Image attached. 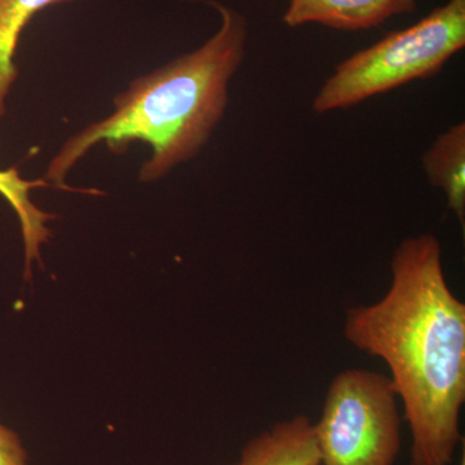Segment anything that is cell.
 I'll list each match as a JSON object with an SVG mask.
<instances>
[{"label": "cell", "mask_w": 465, "mask_h": 465, "mask_svg": "<svg viewBox=\"0 0 465 465\" xmlns=\"http://www.w3.org/2000/svg\"><path fill=\"white\" fill-rule=\"evenodd\" d=\"M390 290L345 311L342 333L390 367L412 436L411 465H451L464 439L465 304L450 289L442 247L430 232L401 242Z\"/></svg>", "instance_id": "1"}, {"label": "cell", "mask_w": 465, "mask_h": 465, "mask_svg": "<svg viewBox=\"0 0 465 465\" xmlns=\"http://www.w3.org/2000/svg\"><path fill=\"white\" fill-rule=\"evenodd\" d=\"M16 167L0 170V195L7 200L20 220L25 249V280L32 278V265L38 262L43 266L41 247L52 237L47 223L54 219L51 213L39 210L30 200V192L36 188L52 186L45 180L23 179ZM54 188V186H52Z\"/></svg>", "instance_id": "8"}, {"label": "cell", "mask_w": 465, "mask_h": 465, "mask_svg": "<svg viewBox=\"0 0 465 465\" xmlns=\"http://www.w3.org/2000/svg\"><path fill=\"white\" fill-rule=\"evenodd\" d=\"M418 0H291L284 25L321 24L342 32H360L381 26L391 17L411 14Z\"/></svg>", "instance_id": "5"}, {"label": "cell", "mask_w": 465, "mask_h": 465, "mask_svg": "<svg viewBox=\"0 0 465 465\" xmlns=\"http://www.w3.org/2000/svg\"><path fill=\"white\" fill-rule=\"evenodd\" d=\"M465 47V0H448L419 23L387 34L336 66L313 101L318 114L351 108L439 74Z\"/></svg>", "instance_id": "3"}, {"label": "cell", "mask_w": 465, "mask_h": 465, "mask_svg": "<svg viewBox=\"0 0 465 465\" xmlns=\"http://www.w3.org/2000/svg\"><path fill=\"white\" fill-rule=\"evenodd\" d=\"M73 2L76 0H0V118L5 114V97L18 75L15 54L24 29L43 9Z\"/></svg>", "instance_id": "9"}, {"label": "cell", "mask_w": 465, "mask_h": 465, "mask_svg": "<svg viewBox=\"0 0 465 465\" xmlns=\"http://www.w3.org/2000/svg\"><path fill=\"white\" fill-rule=\"evenodd\" d=\"M222 26L198 50L171 61L131 84L114 100L115 109L104 121L70 137L52 159L45 180L54 188L103 194L66 186L65 177L85 153L105 143L124 154L134 142L149 143L152 158L140 180L161 179L177 164L189 161L206 145L228 105V85L243 61L249 26L246 18L219 2Z\"/></svg>", "instance_id": "2"}, {"label": "cell", "mask_w": 465, "mask_h": 465, "mask_svg": "<svg viewBox=\"0 0 465 465\" xmlns=\"http://www.w3.org/2000/svg\"><path fill=\"white\" fill-rule=\"evenodd\" d=\"M27 454L20 437L0 424V465H27Z\"/></svg>", "instance_id": "10"}, {"label": "cell", "mask_w": 465, "mask_h": 465, "mask_svg": "<svg viewBox=\"0 0 465 465\" xmlns=\"http://www.w3.org/2000/svg\"><path fill=\"white\" fill-rule=\"evenodd\" d=\"M460 465H465V454H464V452H463V454H461Z\"/></svg>", "instance_id": "11"}, {"label": "cell", "mask_w": 465, "mask_h": 465, "mask_svg": "<svg viewBox=\"0 0 465 465\" xmlns=\"http://www.w3.org/2000/svg\"><path fill=\"white\" fill-rule=\"evenodd\" d=\"M390 376L349 369L333 378L314 424L321 465H394L401 415Z\"/></svg>", "instance_id": "4"}, {"label": "cell", "mask_w": 465, "mask_h": 465, "mask_svg": "<svg viewBox=\"0 0 465 465\" xmlns=\"http://www.w3.org/2000/svg\"><path fill=\"white\" fill-rule=\"evenodd\" d=\"M235 465H321L314 424L298 415L273 425L244 446Z\"/></svg>", "instance_id": "6"}, {"label": "cell", "mask_w": 465, "mask_h": 465, "mask_svg": "<svg viewBox=\"0 0 465 465\" xmlns=\"http://www.w3.org/2000/svg\"><path fill=\"white\" fill-rule=\"evenodd\" d=\"M423 167L434 188L442 189L448 208L465 228V124L440 134L423 155Z\"/></svg>", "instance_id": "7"}]
</instances>
